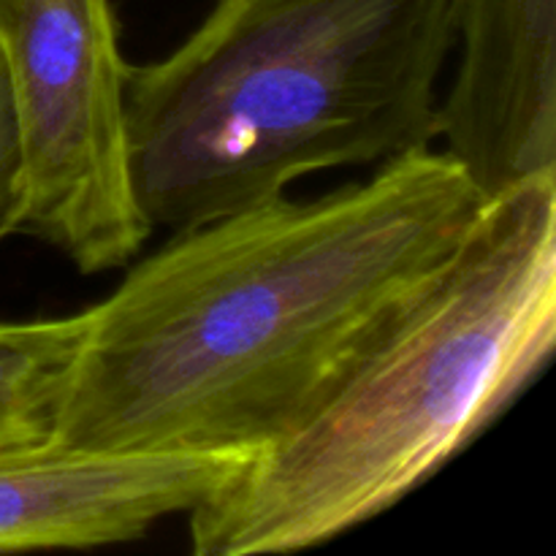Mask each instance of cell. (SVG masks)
<instances>
[{
	"instance_id": "277c9868",
	"label": "cell",
	"mask_w": 556,
	"mask_h": 556,
	"mask_svg": "<svg viewBox=\"0 0 556 556\" xmlns=\"http://www.w3.org/2000/svg\"><path fill=\"white\" fill-rule=\"evenodd\" d=\"M0 63L20 139V231L81 275L128 266L152 226L130 174V63L112 3L0 0Z\"/></svg>"
},
{
	"instance_id": "6da1fadb",
	"label": "cell",
	"mask_w": 556,
	"mask_h": 556,
	"mask_svg": "<svg viewBox=\"0 0 556 556\" xmlns=\"http://www.w3.org/2000/svg\"><path fill=\"white\" fill-rule=\"evenodd\" d=\"M483 199L424 147L364 182L172 233L87 307L54 443L253 456L432 286Z\"/></svg>"
},
{
	"instance_id": "8992f818",
	"label": "cell",
	"mask_w": 556,
	"mask_h": 556,
	"mask_svg": "<svg viewBox=\"0 0 556 556\" xmlns=\"http://www.w3.org/2000/svg\"><path fill=\"white\" fill-rule=\"evenodd\" d=\"M440 139L483 199L556 168V0H454Z\"/></svg>"
},
{
	"instance_id": "3957f363",
	"label": "cell",
	"mask_w": 556,
	"mask_h": 556,
	"mask_svg": "<svg viewBox=\"0 0 556 556\" xmlns=\"http://www.w3.org/2000/svg\"><path fill=\"white\" fill-rule=\"evenodd\" d=\"M454 0H217L166 58L128 65L141 215L172 233L440 139Z\"/></svg>"
},
{
	"instance_id": "7a4b0ae2",
	"label": "cell",
	"mask_w": 556,
	"mask_h": 556,
	"mask_svg": "<svg viewBox=\"0 0 556 556\" xmlns=\"http://www.w3.org/2000/svg\"><path fill=\"white\" fill-rule=\"evenodd\" d=\"M556 345V168L483 199L438 280L286 438L190 510L195 556L324 546L432 481Z\"/></svg>"
},
{
	"instance_id": "5b68a950",
	"label": "cell",
	"mask_w": 556,
	"mask_h": 556,
	"mask_svg": "<svg viewBox=\"0 0 556 556\" xmlns=\"http://www.w3.org/2000/svg\"><path fill=\"white\" fill-rule=\"evenodd\" d=\"M242 454H114L49 443L0 456V554L139 541L188 516L244 467Z\"/></svg>"
},
{
	"instance_id": "ba28073f",
	"label": "cell",
	"mask_w": 556,
	"mask_h": 556,
	"mask_svg": "<svg viewBox=\"0 0 556 556\" xmlns=\"http://www.w3.org/2000/svg\"><path fill=\"white\" fill-rule=\"evenodd\" d=\"M22 210V161L16 139L14 112H11L9 85L0 63V242L11 233H20Z\"/></svg>"
},
{
	"instance_id": "52a82bcc",
	"label": "cell",
	"mask_w": 556,
	"mask_h": 556,
	"mask_svg": "<svg viewBox=\"0 0 556 556\" xmlns=\"http://www.w3.org/2000/svg\"><path fill=\"white\" fill-rule=\"evenodd\" d=\"M87 309L0 324V456L54 443Z\"/></svg>"
}]
</instances>
